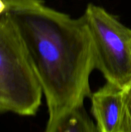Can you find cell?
<instances>
[{
	"mask_svg": "<svg viewBox=\"0 0 131 132\" xmlns=\"http://www.w3.org/2000/svg\"><path fill=\"white\" fill-rule=\"evenodd\" d=\"M83 16L92 40L95 69L107 82L125 87L131 82V29L93 4L87 5Z\"/></svg>",
	"mask_w": 131,
	"mask_h": 132,
	"instance_id": "obj_3",
	"label": "cell"
},
{
	"mask_svg": "<svg viewBox=\"0 0 131 132\" xmlns=\"http://www.w3.org/2000/svg\"><path fill=\"white\" fill-rule=\"evenodd\" d=\"M124 89V119L121 132H131V82Z\"/></svg>",
	"mask_w": 131,
	"mask_h": 132,
	"instance_id": "obj_6",
	"label": "cell"
},
{
	"mask_svg": "<svg viewBox=\"0 0 131 132\" xmlns=\"http://www.w3.org/2000/svg\"><path fill=\"white\" fill-rule=\"evenodd\" d=\"M6 10V3L4 0H0V15H2Z\"/></svg>",
	"mask_w": 131,
	"mask_h": 132,
	"instance_id": "obj_8",
	"label": "cell"
},
{
	"mask_svg": "<svg viewBox=\"0 0 131 132\" xmlns=\"http://www.w3.org/2000/svg\"><path fill=\"white\" fill-rule=\"evenodd\" d=\"M91 111L98 132H121L124 89L110 82L91 94Z\"/></svg>",
	"mask_w": 131,
	"mask_h": 132,
	"instance_id": "obj_4",
	"label": "cell"
},
{
	"mask_svg": "<svg viewBox=\"0 0 131 132\" xmlns=\"http://www.w3.org/2000/svg\"><path fill=\"white\" fill-rule=\"evenodd\" d=\"M42 94L22 39L5 11L0 15V101L11 112L33 116Z\"/></svg>",
	"mask_w": 131,
	"mask_h": 132,
	"instance_id": "obj_2",
	"label": "cell"
},
{
	"mask_svg": "<svg viewBox=\"0 0 131 132\" xmlns=\"http://www.w3.org/2000/svg\"><path fill=\"white\" fill-rule=\"evenodd\" d=\"M4 1L46 101V131L55 132L65 116L91 96L95 63L85 18L73 19L42 0Z\"/></svg>",
	"mask_w": 131,
	"mask_h": 132,
	"instance_id": "obj_1",
	"label": "cell"
},
{
	"mask_svg": "<svg viewBox=\"0 0 131 132\" xmlns=\"http://www.w3.org/2000/svg\"><path fill=\"white\" fill-rule=\"evenodd\" d=\"M9 109L7 107V105L3 103L2 101H0V113H5V112H8Z\"/></svg>",
	"mask_w": 131,
	"mask_h": 132,
	"instance_id": "obj_7",
	"label": "cell"
},
{
	"mask_svg": "<svg viewBox=\"0 0 131 132\" xmlns=\"http://www.w3.org/2000/svg\"><path fill=\"white\" fill-rule=\"evenodd\" d=\"M55 132H98L83 105L74 108L59 122Z\"/></svg>",
	"mask_w": 131,
	"mask_h": 132,
	"instance_id": "obj_5",
	"label": "cell"
}]
</instances>
